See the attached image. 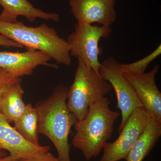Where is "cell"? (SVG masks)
<instances>
[{
  "label": "cell",
  "mask_w": 161,
  "mask_h": 161,
  "mask_svg": "<svg viewBox=\"0 0 161 161\" xmlns=\"http://www.w3.org/2000/svg\"><path fill=\"white\" fill-rule=\"evenodd\" d=\"M68 88L58 85L50 96L37 103L38 131L53 144L60 161H71L69 137L78 120L67 105Z\"/></svg>",
  "instance_id": "obj_1"
},
{
  "label": "cell",
  "mask_w": 161,
  "mask_h": 161,
  "mask_svg": "<svg viewBox=\"0 0 161 161\" xmlns=\"http://www.w3.org/2000/svg\"><path fill=\"white\" fill-rule=\"evenodd\" d=\"M108 98L104 97L90 107L85 118L75 125V135L72 144L90 160L99 155L112 137L115 121L120 116L110 109Z\"/></svg>",
  "instance_id": "obj_2"
},
{
  "label": "cell",
  "mask_w": 161,
  "mask_h": 161,
  "mask_svg": "<svg viewBox=\"0 0 161 161\" xmlns=\"http://www.w3.org/2000/svg\"><path fill=\"white\" fill-rule=\"evenodd\" d=\"M0 35L13 40L26 49L43 52L59 64L70 66L71 58L67 41L56 30L43 23L36 27L22 22L9 23L0 19Z\"/></svg>",
  "instance_id": "obj_3"
},
{
  "label": "cell",
  "mask_w": 161,
  "mask_h": 161,
  "mask_svg": "<svg viewBox=\"0 0 161 161\" xmlns=\"http://www.w3.org/2000/svg\"><path fill=\"white\" fill-rule=\"evenodd\" d=\"M78 62L75 79L68 92L67 105L69 111L80 121L86 116L90 107L106 97L112 88L98 72L80 59Z\"/></svg>",
  "instance_id": "obj_4"
},
{
  "label": "cell",
  "mask_w": 161,
  "mask_h": 161,
  "mask_svg": "<svg viewBox=\"0 0 161 161\" xmlns=\"http://www.w3.org/2000/svg\"><path fill=\"white\" fill-rule=\"evenodd\" d=\"M112 33L111 26L76 23L75 31L66 40L71 57L80 59L98 72L101 65L99 56L102 54L98 43L101 39L108 37Z\"/></svg>",
  "instance_id": "obj_5"
},
{
  "label": "cell",
  "mask_w": 161,
  "mask_h": 161,
  "mask_svg": "<svg viewBox=\"0 0 161 161\" xmlns=\"http://www.w3.org/2000/svg\"><path fill=\"white\" fill-rule=\"evenodd\" d=\"M101 78L111 85L117 98V107L121 111V122L118 128L120 132L130 114L137 108H143L132 85L121 69L120 63L113 57H109L101 63L98 71Z\"/></svg>",
  "instance_id": "obj_6"
},
{
  "label": "cell",
  "mask_w": 161,
  "mask_h": 161,
  "mask_svg": "<svg viewBox=\"0 0 161 161\" xmlns=\"http://www.w3.org/2000/svg\"><path fill=\"white\" fill-rule=\"evenodd\" d=\"M150 119L144 108L133 110L118 138L113 142H107L105 145L103 156L99 161H119L125 159Z\"/></svg>",
  "instance_id": "obj_7"
},
{
  "label": "cell",
  "mask_w": 161,
  "mask_h": 161,
  "mask_svg": "<svg viewBox=\"0 0 161 161\" xmlns=\"http://www.w3.org/2000/svg\"><path fill=\"white\" fill-rule=\"evenodd\" d=\"M71 12L77 23L111 26L116 19L115 0H69Z\"/></svg>",
  "instance_id": "obj_8"
},
{
  "label": "cell",
  "mask_w": 161,
  "mask_h": 161,
  "mask_svg": "<svg viewBox=\"0 0 161 161\" xmlns=\"http://www.w3.org/2000/svg\"><path fill=\"white\" fill-rule=\"evenodd\" d=\"M159 70L156 64L150 71L140 75L124 74L150 118L161 121V94L156 83Z\"/></svg>",
  "instance_id": "obj_9"
},
{
  "label": "cell",
  "mask_w": 161,
  "mask_h": 161,
  "mask_svg": "<svg viewBox=\"0 0 161 161\" xmlns=\"http://www.w3.org/2000/svg\"><path fill=\"white\" fill-rule=\"evenodd\" d=\"M51 60L43 52L32 49L21 53L0 52V67L15 78L31 75L37 67L41 65L58 68L57 65L50 64Z\"/></svg>",
  "instance_id": "obj_10"
},
{
  "label": "cell",
  "mask_w": 161,
  "mask_h": 161,
  "mask_svg": "<svg viewBox=\"0 0 161 161\" xmlns=\"http://www.w3.org/2000/svg\"><path fill=\"white\" fill-rule=\"evenodd\" d=\"M0 150L8 151L12 157L20 159L49 151L50 147L26 140L0 114Z\"/></svg>",
  "instance_id": "obj_11"
},
{
  "label": "cell",
  "mask_w": 161,
  "mask_h": 161,
  "mask_svg": "<svg viewBox=\"0 0 161 161\" xmlns=\"http://www.w3.org/2000/svg\"><path fill=\"white\" fill-rule=\"evenodd\" d=\"M0 6L3 10L0 14V19L9 23L18 22V17H24L31 22L37 19L60 21V16L56 13H47L36 8L28 0H0Z\"/></svg>",
  "instance_id": "obj_12"
},
{
  "label": "cell",
  "mask_w": 161,
  "mask_h": 161,
  "mask_svg": "<svg viewBox=\"0 0 161 161\" xmlns=\"http://www.w3.org/2000/svg\"><path fill=\"white\" fill-rule=\"evenodd\" d=\"M161 136V121L150 118L143 132L136 140L125 159L143 161L150 154Z\"/></svg>",
  "instance_id": "obj_13"
},
{
  "label": "cell",
  "mask_w": 161,
  "mask_h": 161,
  "mask_svg": "<svg viewBox=\"0 0 161 161\" xmlns=\"http://www.w3.org/2000/svg\"><path fill=\"white\" fill-rule=\"evenodd\" d=\"M21 82L20 79L12 84L0 98V114L9 123L17 120L26 108Z\"/></svg>",
  "instance_id": "obj_14"
},
{
  "label": "cell",
  "mask_w": 161,
  "mask_h": 161,
  "mask_svg": "<svg viewBox=\"0 0 161 161\" xmlns=\"http://www.w3.org/2000/svg\"><path fill=\"white\" fill-rule=\"evenodd\" d=\"M14 129L30 142L40 145L39 142V115L37 109L31 103L26 104V108L17 120L14 123Z\"/></svg>",
  "instance_id": "obj_15"
},
{
  "label": "cell",
  "mask_w": 161,
  "mask_h": 161,
  "mask_svg": "<svg viewBox=\"0 0 161 161\" xmlns=\"http://www.w3.org/2000/svg\"><path fill=\"white\" fill-rule=\"evenodd\" d=\"M161 54V45L152 53L142 59L130 64H120V66L124 74L140 75L145 73L150 63Z\"/></svg>",
  "instance_id": "obj_16"
},
{
  "label": "cell",
  "mask_w": 161,
  "mask_h": 161,
  "mask_svg": "<svg viewBox=\"0 0 161 161\" xmlns=\"http://www.w3.org/2000/svg\"><path fill=\"white\" fill-rule=\"evenodd\" d=\"M21 78H15L0 67V98L12 84Z\"/></svg>",
  "instance_id": "obj_17"
},
{
  "label": "cell",
  "mask_w": 161,
  "mask_h": 161,
  "mask_svg": "<svg viewBox=\"0 0 161 161\" xmlns=\"http://www.w3.org/2000/svg\"><path fill=\"white\" fill-rule=\"evenodd\" d=\"M19 161H60L49 151L37 153L34 155L19 159Z\"/></svg>",
  "instance_id": "obj_18"
},
{
  "label": "cell",
  "mask_w": 161,
  "mask_h": 161,
  "mask_svg": "<svg viewBox=\"0 0 161 161\" xmlns=\"http://www.w3.org/2000/svg\"><path fill=\"white\" fill-rule=\"evenodd\" d=\"M0 46L4 47H16V48H22L23 47L13 40H10L6 37L5 36L0 35Z\"/></svg>",
  "instance_id": "obj_19"
},
{
  "label": "cell",
  "mask_w": 161,
  "mask_h": 161,
  "mask_svg": "<svg viewBox=\"0 0 161 161\" xmlns=\"http://www.w3.org/2000/svg\"><path fill=\"white\" fill-rule=\"evenodd\" d=\"M0 161H19V159L12 157L10 155L6 156L0 158Z\"/></svg>",
  "instance_id": "obj_20"
},
{
  "label": "cell",
  "mask_w": 161,
  "mask_h": 161,
  "mask_svg": "<svg viewBox=\"0 0 161 161\" xmlns=\"http://www.w3.org/2000/svg\"><path fill=\"white\" fill-rule=\"evenodd\" d=\"M7 156V153L6 151L4 150H0V158L4 157Z\"/></svg>",
  "instance_id": "obj_21"
}]
</instances>
